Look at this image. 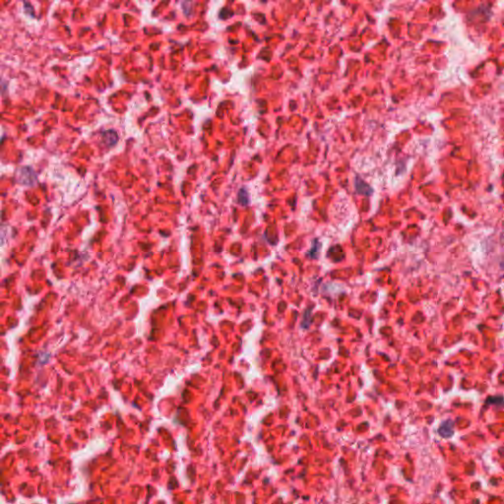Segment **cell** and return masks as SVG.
<instances>
[{
	"label": "cell",
	"instance_id": "1",
	"mask_svg": "<svg viewBox=\"0 0 504 504\" xmlns=\"http://www.w3.org/2000/svg\"><path fill=\"white\" fill-rule=\"evenodd\" d=\"M17 179L22 184L32 185L36 181V174L31 168H20L17 172Z\"/></svg>",
	"mask_w": 504,
	"mask_h": 504
},
{
	"label": "cell",
	"instance_id": "2",
	"mask_svg": "<svg viewBox=\"0 0 504 504\" xmlns=\"http://www.w3.org/2000/svg\"><path fill=\"white\" fill-rule=\"evenodd\" d=\"M453 427H454V423L452 421L448 420L441 424V426L438 429V432L442 437H445V438L451 437L453 435Z\"/></svg>",
	"mask_w": 504,
	"mask_h": 504
},
{
	"label": "cell",
	"instance_id": "3",
	"mask_svg": "<svg viewBox=\"0 0 504 504\" xmlns=\"http://www.w3.org/2000/svg\"><path fill=\"white\" fill-rule=\"evenodd\" d=\"M354 183H355V189H356L357 193L364 194V195H371L372 194V189L369 187V185L366 184L364 181H362L358 176L355 177Z\"/></svg>",
	"mask_w": 504,
	"mask_h": 504
}]
</instances>
